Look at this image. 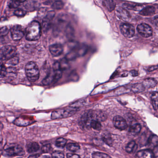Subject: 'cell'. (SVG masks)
I'll list each match as a JSON object with an SVG mask.
<instances>
[{
    "mask_svg": "<svg viewBox=\"0 0 158 158\" xmlns=\"http://www.w3.org/2000/svg\"><path fill=\"white\" fill-rule=\"evenodd\" d=\"M103 140L106 142L108 145H110V143H111V139L110 137L107 135L104 136L103 138Z\"/></svg>",
    "mask_w": 158,
    "mask_h": 158,
    "instance_id": "cell-42",
    "label": "cell"
},
{
    "mask_svg": "<svg viewBox=\"0 0 158 158\" xmlns=\"http://www.w3.org/2000/svg\"><path fill=\"white\" fill-rule=\"evenodd\" d=\"M93 158H111L109 155L106 153L101 152H95L92 154Z\"/></svg>",
    "mask_w": 158,
    "mask_h": 158,
    "instance_id": "cell-32",
    "label": "cell"
},
{
    "mask_svg": "<svg viewBox=\"0 0 158 158\" xmlns=\"http://www.w3.org/2000/svg\"><path fill=\"white\" fill-rule=\"evenodd\" d=\"M77 110V109L73 108L71 106L70 107H68L65 109L57 110L52 113L51 118L54 120V119H61V118L70 117L75 113Z\"/></svg>",
    "mask_w": 158,
    "mask_h": 158,
    "instance_id": "cell-4",
    "label": "cell"
},
{
    "mask_svg": "<svg viewBox=\"0 0 158 158\" xmlns=\"http://www.w3.org/2000/svg\"><path fill=\"white\" fill-rule=\"evenodd\" d=\"M120 30L123 35L125 37L130 38L135 35V27L130 24H122L120 26Z\"/></svg>",
    "mask_w": 158,
    "mask_h": 158,
    "instance_id": "cell-7",
    "label": "cell"
},
{
    "mask_svg": "<svg viewBox=\"0 0 158 158\" xmlns=\"http://www.w3.org/2000/svg\"><path fill=\"white\" fill-rule=\"evenodd\" d=\"M24 2H26L25 1H12L9 3V7L10 9L17 8L21 3Z\"/></svg>",
    "mask_w": 158,
    "mask_h": 158,
    "instance_id": "cell-31",
    "label": "cell"
},
{
    "mask_svg": "<svg viewBox=\"0 0 158 158\" xmlns=\"http://www.w3.org/2000/svg\"><path fill=\"white\" fill-rule=\"evenodd\" d=\"M26 12L22 9H17L14 12V14L18 17H23L26 14Z\"/></svg>",
    "mask_w": 158,
    "mask_h": 158,
    "instance_id": "cell-35",
    "label": "cell"
},
{
    "mask_svg": "<svg viewBox=\"0 0 158 158\" xmlns=\"http://www.w3.org/2000/svg\"><path fill=\"white\" fill-rule=\"evenodd\" d=\"M151 99L153 109L157 110L158 109V92L157 91L152 92L151 95Z\"/></svg>",
    "mask_w": 158,
    "mask_h": 158,
    "instance_id": "cell-19",
    "label": "cell"
},
{
    "mask_svg": "<svg viewBox=\"0 0 158 158\" xmlns=\"http://www.w3.org/2000/svg\"><path fill=\"white\" fill-rule=\"evenodd\" d=\"M130 73L131 76L133 77H136L138 76L139 75L138 73L136 70H132V71H130Z\"/></svg>",
    "mask_w": 158,
    "mask_h": 158,
    "instance_id": "cell-43",
    "label": "cell"
},
{
    "mask_svg": "<svg viewBox=\"0 0 158 158\" xmlns=\"http://www.w3.org/2000/svg\"><path fill=\"white\" fill-rule=\"evenodd\" d=\"M66 147H67V149L69 150L70 151L73 152L77 151L80 149V146L77 143H69L67 144Z\"/></svg>",
    "mask_w": 158,
    "mask_h": 158,
    "instance_id": "cell-25",
    "label": "cell"
},
{
    "mask_svg": "<svg viewBox=\"0 0 158 158\" xmlns=\"http://www.w3.org/2000/svg\"><path fill=\"white\" fill-rule=\"evenodd\" d=\"M25 72L27 79L30 82H36L39 78V69L35 62L30 61L27 64Z\"/></svg>",
    "mask_w": 158,
    "mask_h": 158,
    "instance_id": "cell-2",
    "label": "cell"
},
{
    "mask_svg": "<svg viewBox=\"0 0 158 158\" xmlns=\"http://www.w3.org/2000/svg\"><path fill=\"white\" fill-rule=\"evenodd\" d=\"M52 72L54 77V83L58 82L61 78L63 74V70L60 65V62L56 61L52 65Z\"/></svg>",
    "mask_w": 158,
    "mask_h": 158,
    "instance_id": "cell-12",
    "label": "cell"
},
{
    "mask_svg": "<svg viewBox=\"0 0 158 158\" xmlns=\"http://www.w3.org/2000/svg\"><path fill=\"white\" fill-rule=\"evenodd\" d=\"M157 82L154 78H148L145 79L142 83V85L145 88H152L156 86Z\"/></svg>",
    "mask_w": 158,
    "mask_h": 158,
    "instance_id": "cell-17",
    "label": "cell"
},
{
    "mask_svg": "<svg viewBox=\"0 0 158 158\" xmlns=\"http://www.w3.org/2000/svg\"><path fill=\"white\" fill-rule=\"evenodd\" d=\"M16 48L13 46H4L1 49V60H8L16 55Z\"/></svg>",
    "mask_w": 158,
    "mask_h": 158,
    "instance_id": "cell-5",
    "label": "cell"
},
{
    "mask_svg": "<svg viewBox=\"0 0 158 158\" xmlns=\"http://www.w3.org/2000/svg\"><path fill=\"white\" fill-rule=\"evenodd\" d=\"M67 143V140L63 138H60L56 140L55 145L58 148H63L65 147Z\"/></svg>",
    "mask_w": 158,
    "mask_h": 158,
    "instance_id": "cell-26",
    "label": "cell"
},
{
    "mask_svg": "<svg viewBox=\"0 0 158 158\" xmlns=\"http://www.w3.org/2000/svg\"><path fill=\"white\" fill-rule=\"evenodd\" d=\"M54 83V77H53V72H50L47 76L42 81V84L44 85H49Z\"/></svg>",
    "mask_w": 158,
    "mask_h": 158,
    "instance_id": "cell-20",
    "label": "cell"
},
{
    "mask_svg": "<svg viewBox=\"0 0 158 158\" xmlns=\"http://www.w3.org/2000/svg\"><path fill=\"white\" fill-rule=\"evenodd\" d=\"M67 19L65 17V15H60L57 18V24H56V28L58 29V31L61 30L62 29L63 26H64L65 24L66 23Z\"/></svg>",
    "mask_w": 158,
    "mask_h": 158,
    "instance_id": "cell-18",
    "label": "cell"
},
{
    "mask_svg": "<svg viewBox=\"0 0 158 158\" xmlns=\"http://www.w3.org/2000/svg\"><path fill=\"white\" fill-rule=\"evenodd\" d=\"M90 127L94 128L95 130H99L101 128L102 125L99 121H97V120H93L90 123Z\"/></svg>",
    "mask_w": 158,
    "mask_h": 158,
    "instance_id": "cell-30",
    "label": "cell"
},
{
    "mask_svg": "<svg viewBox=\"0 0 158 158\" xmlns=\"http://www.w3.org/2000/svg\"><path fill=\"white\" fill-rule=\"evenodd\" d=\"M6 73H7V69H6V67L2 64L1 65V75L2 77L6 75Z\"/></svg>",
    "mask_w": 158,
    "mask_h": 158,
    "instance_id": "cell-40",
    "label": "cell"
},
{
    "mask_svg": "<svg viewBox=\"0 0 158 158\" xmlns=\"http://www.w3.org/2000/svg\"><path fill=\"white\" fill-rule=\"evenodd\" d=\"M49 51L52 56L58 57L62 54L64 48L61 44L56 43L50 46Z\"/></svg>",
    "mask_w": 158,
    "mask_h": 158,
    "instance_id": "cell-13",
    "label": "cell"
},
{
    "mask_svg": "<svg viewBox=\"0 0 158 158\" xmlns=\"http://www.w3.org/2000/svg\"><path fill=\"white\" fill-rule=\"evenodd\" d=\"M145 88L141 84H135V85H134L132 88V91L135 93L142 92L145 90Z\"/></svg>",
    "mask_w": 158,
    "mask_h": 158,
    "instance_id": "cell-24",
    "label": "cell"
},
{
    "mask_svg": "<svg viewBox=\"0 0 158 158\" xmlns=\"http://www.w3.org/2000/svg\"><path fill=\"white\" fill-rule=\"evenodd\" d=\"M65 33H66V36L68 37V38L71 39L73 35V29L71 26L68 25L67 27L65 28Z\"/></svg>",
    "mask_w": 158,
    "mask_h": 158,
    "instance_id": "cell-34",
    "label": "cell"
},
{
    "mask_svg": "<svg viewBox=\"0 0 158 158\" xmlns=\"http://www.w3.org/2000/svg\"><path fill=\"white\" fill-rule=\"evenodd\" d=\"M141 129V126L139 124H135L132 125L130 127L129 132L132 135H136L140 132Z\"/></svg>",
    "mask_w": 158,
    "mask_h": 158,
    "instance_id": "cell-21",
    "label": "cell"
},
{
    "mask_svg": "<svg viewBox=\"0 0 158 158\" xmlns=\"http://www.w3.org/2000/svg\"><path fill=\"white\" fill-rule=\"evenodd\" d=\"M39 148V145L37 142H31L27 145V151L30 153L37 151Z\"/></svg>",
    "mask_w": 158,
    "mask_h": 158,
    "instance_id": "cell-22",
    "label": "cell"
},
{
    "mask_svg": "<svg viewBox=\"0 0 158 158\" xmlns=\"http://www.w3.org/2000/svg\"><path fill=\"white\" fill-rule=\"evenodd\" d=\"M11 36L14 41H17L21 40L24 35V33L23 28L20 26H15L11 29Z\"/></svg>",
    "mask_w": 158,
    "mask_h": 158,
    "instance_id": "cell-10",
    "label": "cell"
},
{
    "mask_svg": "<svg viewBox=\"0 0 158 158\" xmlns=\"http://www.w3.org/2000/svg\"><path fill=\"white\" fill-rule=\"evenodd\" d=\"M88 51V47L85 44L77 45L65 56L67 60H73L77 58L85 56Z\"/></svg>",
    "mask_w": 158,
    "mask_h": 158,
    "instance_id": "cell-3",
    "label": "cell"
},
{
    "mask_svg": "<svg viewBox=\"0 0 158 158\" xmlns=\"http://www.w3.org/2000/svg\"><path fill=\"white\" fill-rule=\"evenodd\" d=\"M52 158H64V155L63 152L60 151H56L52 154Z\"/></svg>",
    "mask_w": 158,
    "mask_h": 158,
    "instance_id": "cell-36",
    "label": "cell"
},
{
    "mask_svg": "<svg viewBox=\"0 0 158 158\" xmlns=\"http://www.w3.org/2000/svg\"><path fill=\"white\" fill-rule=\"evenodd\" d=\"M9 32V28L7 27H2L1 28V32H0L1 37H2L7 35Z\"/></svg>",
    "mask_w": 158,
    "mask_h": 158,
    "instance_id": "cell-38",
    "label": "cell"
},
{
    "mask_svg": "<svg viewBox=\"0 0 158 158\" xmlns=\"http://www.w3.org/2000/svg\"></svg>",
    "mask_w": 158,
    "mask_h": 158,
    "instance_id": "cell-47",
    "label": "cell"
},
{
    "mask_svg": "<svg viewBox=\"0 0 158 158\" xmlns=\"http://www.w3.org/2000/svg\"><path fill=\"white\" fill-rule=\"evenodd\" d=\"M138 33L145 38L149 37L152 35V29L151 27L146 23H141L137 27Z\"/></svg>",
    "mask_w": 158,
    "mask_h": 158,
    "instance_id": "cell-8",
    "label": "cell"
},
{
    "mask_svg": "<svg viewBox=\"0 0 158 158\" xmlns=\"http://www.w3.org/2000/svg\"><path fill=\"white\" fill-rule=\"evenodd\" d=\"M137 158H154L153 152L150 150H142L137 153Z\"/></svg>",
    "mask_w": 158,
    "mask_h": 158,
    "instance_id": "cell-15",
    "label": "cell"
},
{
    "mask_svg": "<svg viewBox=\"0 0 158 158\" xmlns=\"http://www.w3.org/2000/svg\"><path fill=\"white\" fill-rule=\"evenodd\" d=\"M60 63L61 68L63 71L66 70L69 68V64L68 63V60L65 58L62 59L60 61Z\"/></svg>",
    "mask_w": 158,
    "mask_h": 158,
    "instance_id": "cell-33",
    "label": "cell"
},
{
    "mask_svg": "<svg viewBox=\"0 0 158 158\" xmlns=\"http://www.w3.org/2000/svg\"><path fill=\"white\" fill-rule=\"evenodd\" d=\"M153 21H154V24L158 28V15H156L154 17Z\"/></svg>",
    "mask_w": 158,
    "mask_h": 158,
    "instance_id": "cell-45",
    "label": "cell"
},
{
    "mask_svg": "<svg viewBox=\"0 0 158 158\" xmlns=\"http://www.w3.org/2000/svg\"><path fill=\"white\" fill-rule=\"evenodd\" d=\"M158 69V65H154V66H151L148 69L149 72H152V71H154V70H157Z\"/></svg>",
    "mask_w": 158,
    "mask_h": 158,
    "instance_id": "cell-44",
    "label": "cell"
},
{
    "mask_svg": "<svg viewBox=\"0 0 158 158\" xmlns=\"http://www.w3.org/2000/svg\"><path fill=\"white\" fill-rule=\"evenodd\" d=\"M64 6V3L63 2L57 1L54 2L52 3V7L54 10H60L63 8Z\"/></svg>",
    "mask_w": 158,
    "mask_h": 158,
    "instance_id": "cell-28",
    "label": "cell"
},
{
    "mask_svg": "<svg viewBox=\"0 0 158 158\" xmlns=\"http://www.w3.org/2000/svg\"><path fill=\"white\" fill-rule=\"evenodd\" d=\"M40 156V155L39 154H34V155H32L29 156L28 158H38Z\"/></svg>",
    "mask_w": 158,
    "mask_h": 158,
    "instance_id": "cell-46",
    "label": "cell"
},
{
    "mask_svg": "<svg viewBox=\"0 0 158 158\" xmlns=\"http://www.w3.org/2000/svg\"><path fill=\"white\" fill-rule=\"evenodd\" d=\"M19 58L18 56L17 55L16 56H15L13 58H12L11 60H9V64H10L11 65H15L16 64H18L19 63Z\"/></svg>",
    "mask_w": 158,
    "mask_h": 158,
    "instance_id": "cell-37",
    "label": "cell"
},
{
    "mask_svg": "<svg viewBox=\"0 0 158 158\" xmlns=\"http://www.w3.org/2000/svg\"><path fill=\"white\" fill-rule=\"evenodd\" d=\"M67 158H80L79 155L72 153H68L67 154Z\"/></svg>",
    "mask_w": 158,
    "mask_h": 158,
    "instance_id": "cell-41",
    "label": "cell"
},
{
    "mask_svg": "<svg viewBox=\"0 0 158 158\" xmlns=\"http://www.w3.org/2000/svg\"><path fill=\"white\" fill-rule=\"evenodd\" d=\"M155 9L153 6H148L145 7L140 11L139 14L144 16H150L155 14Z\"/></svg>",
    "mask_w": 158,
    "mask_h": 158,
    "instance_id": "cell-16",
    "label": "cell"
},
{
    "mask_svg": "<svg viewBox=\"0 0 158 158\" xmlns=\"http://www.w3.org/2000/svg\"><path fill=\"white\" fill-rule=\"evenodd\" d=\"M23 152L22 146L18 144L13 143L8 145L4 149V154L9 156L21 155Z\"/></svg>",
    "mask_w": 158,
    "mask_h": 158,
    "instance_id": "cell-6",
    "label": "cell"
},
{
    "mask_svg": "<svg viewBox=\"0 0 158 158\" xmlns=\"http://www.w3.org/2000/svg\"><path fill=\"white\" fill-rule=\"evenodd\" d=\"M102 4L109 12L112 11L115 7V3L113 1H104L102 2Z\"/></svg>",
    "mask_w": 158,
    "mask_h": 158,
    "instance_id": "cell-23",
    "label": "cell"
},
{
    "mask_svg": "<svg viewBox=\"0 0 158 158\" xmlns=\"http://www.w3.org/2000/svg\"><path fill=\"white\" fill-rule=\"evenodd\" d=\"M51 149L52 147L50 144H46V145L42 146V148H41V151L44 153H47V152H49Z\"/></svg>",
    "mask_w": 158,
    "mask_h": 158,
    "instance_id": "cell-39",
    "label": "cell"
},
{
    "mask_svg": "<svg viewBox=\"0 0 158 158\" xmlns=\"http://www.w3.org/2000/svg\"><path fill=\"white\" fill-rule=\"evenodd\" d=\"M116 14L118 18L123 21L127 22L131 19V15L129 13L123 8H118L116 10Z\"/></svg>",
    "mask_w": 158,
    "mask_h": 158,
    "instance_id": "cell-14",
    "label": "cell"
},
{
    "mask_svg": "<svg viewBox=\"0 0 158 158\" xmlns=\"http://www.w3.org/2000/svg\"></svg>",
    "mask_w": 158,
    "mask_h": 158,
    "instance_id": "cell-48",
    "label": "cell"
},
{
    "mask_svg": "<svg viewBox=\"0 0 158 158\" xmlns=\"http://www.w3.org/2000/svg\"><path fill=\"white\" fill-rule=\"evenodd\" d=\"M158 137L157 136L152 135L148 139V143L150 146H155L158 144Z\"/></svg>",
    "mask_w": 158,
    "mask_h": 158,
    "instance_id": "cell-29",
    "label": "cell"
},
{
    "mask_svg": "<svg viewBox=\"0 0 158 158\" xmlns=\"http://www.w3.org/2000/svg\"><path fill=\"white\" fill-rule=\"evenodd\" d=\"M41 27L37 21L31 22L26 30V39L28 41H36L39 39L41 36Z\"/></svg>",
    "mask_w": 158,
    "mask_h": 158,
    "instance_id": "cell-1",
    "label": "cell"
},
{
    "mask_svg": "<svg viewBox=\"0 0 158 158\" xmlns=\"http://www.w3.org/2000/svg\"><path fill=\"white\" fill-rule=\"evenodd\" d=\"M135 147H136L135 142V141H131L127 145L125 150L127 152L130 153L134 150V149L135 148Z\"/></svg>",
    "mask_w": 158,
    "mask_h": 158,
    "instance_id": "cell-27",
    "label": "cell"
},
{
    "mask_svg": "<svg viewBox=\"0 0 158 158\" xmlns=\"http://www.w3.org/2000/svg\"><path fill=\"white\" fill-rule=\"evenodd\" d=\"M113 124L114 126L120 130H124L127 127L126 121L122 116L116 115L113 118Z\"/></svg>",
    "mask_w": 158,
    "mask_h": 158,
    "instance_id": "cell-11",
    "label": "cell"
},
{
    "mask_svg": "<svg viewBox=\"0 0 158 158\" xmlns=\"http://www.w3.org/2000/svg\"><path fill=\"white\" fill-rule=\"evenodd\" d=\"M55 12L54 11L49 12L46 15L42 21V27L44 32H47L51 27L52 20L55 16Z\"/></svg>",
    "mask_w": 158,
    "mask_h": 158,
    "instance_id": "cell-9",
    "label": "cell"
}]
</instances>
